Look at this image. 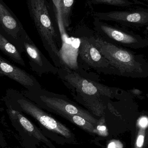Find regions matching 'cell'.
Here are the masks:
<instances>
[{
	"instance_id": "obj_1",
	"label": "cell",
	"mask_w": 148,
	"mask_h": 148,
	"mask_svg": "<svg viewBox=\"0 0 148 148\" xmlns=\"http://www.w3.org/2000/svg\"><path fill=\"white\" fill-rule=\"evenodd\" d=\"M57 75L75 100L99 117L103 116L107 102L118 91L117 88L95 82L65 67L59 69Z\"/></svg>"
},
{
	"instance_id": "obj_2",
	"label": "cell",
	"mask_w": 148,
	"mask_h": 148,
	"mask_svg": "<svg viewBox=\"0 0 148 148\" xmlns=\"http://www.w3.org/2000/svg\"><path fill=\"white\" fill-rule=\"evenodd\" d=\"M88 37L116 70L118 76L134 78L148 76V62L142 55L106 41L97 35Z\"/></svg>"
},
{
	"instance_id": "obj_3",
	"label": "cell",
	"mask_w": 148,
	"mask_h": 148,
	"mask_svg": "<svg viewBox=\"0 0 148 148\" xmlns=\"http://www.w3.org/2000/svg\"><path fill=\"white\" fill-rule=\"evenodd\" d=\"M30 14L41 39L43 44L56 67H62L59 50L61 39L50 13L47 0H27Z\"/></svg>"
},
{
	"instance_id": "obj_4",
	"label": "cell",
	"mask_w": 148,
	"mask_h": 148,
	"mask_svg": "<svg viewBox=\"0 0 148 148\" xmlns=\"http://www.w3.org/2000/svg\"><path fill=\"white\" fill-rule=\"evenodd\" d=\"M93 24L96 35L112 44L134 49L148 46V40L124 28L110 25L96 17H94Z\"/></svg>"
},
{
	"instance_id": "obj_5",
	"label": "cell",
	"mask_w": 148,
	"mask_h": 148,
	"mask_svg": "<svg viewBox=\"0 0 148 148\" xmlns=\"http://www.w3.org/2000/svg\"><path fill=\"white\" fill-rule=\"evenodd\" d=\"M14 105V108L10 106L14 109L30 116L46 130L67 139L73 138V133L68 128L28 99L23 97H17L15 99Z\"/></svg>"
},
{
	"instance_id": "obj_6",
	"label": "cell",
	"mask_w": 148,
	"mask_h": 148,
	"mask_svg": "<svg viewBox=\"0 0 148 148\" xmlns=\"http://www.w3.org/2000/svg\"><path fill=\"white\" fill-rule=\"evenodd\" d=\"M41 102L40 108L54 113L60 116L65 115H75L81 116L96 127L100 120H97L93 115L86 110L70 101L66 96L50 93L39 96Z\"/></svg>"
},
{
	"instance_id": "obj_7",
	"label": "cell",
	"mask_w": 148,
	"mask_h": 148,
	"mask_svg": "<svg viewBox=\"0 0 148 148\" xmlns=\"http://www.w3.org/2000/svg\"><path fill=\"white\" fill-rule=\"evenodd\" d=\"M78 57L91 68L105 75H117L118 73L90 41L87 36H82Z\"/></svg>"
},
{
	"instance_id": "obj_8",
	"label": "cell",
	"mask_w": 148,
	"mask_h": 148,
	"mask_svg": "<svg viewBox=\"0 0 148 148\" xmlns=\"http://www.w3.org/2000/svg\"><path fill=\"white\" fill-rule=\"evenodd\" d=\"M93 15L101 21L115 22L128 27L139 28L148 25V9L142 8L129 11L95 12Z\"/></svg>"
},
{
	"instance_id": "obj_9",
	"label": "cell",
	"mask_w": 148,
	"mask_h": 148,
	"mask_svg": "<svg viewBox=\"0 0 148 148\" xmlns=\"http://www.w3.org/2000/svg\"><path fill=\"white\" fill-rule=\"evenodd\" d=\"M20 44L22 45L29 60L31 69L41 76L44 74H57L59 69L53 66L36 45L30 38L26 32L21 36Z\"/></svg>"
},
{
	"instance_id": "obj_10",
	"label": "cell",
	"mask_w": 148,
	"mask_h": 148,
	"mask_svg": "<svg viewBox=\"0 0 148 148\" xmlns=\"http://www.w3.org/2000/svg\"><path fill=\"white\" fill-rule=\"evenodd\" d=\"M9 118L14 127L21 135H26L31 138L36 139L50 148H56L46 137L42 131L26 117L22 112L14 109L10 106L6 109Z\"/></svg>"
},
{
	"instance_id": "obj_11",
	"label": "cell",
	"mask_w": 148,
	"mask_h": 148,
	"mask_svg": "<svg viewBox=\"0 0 148 148\" xmlns=\"http://www.w3.org/2000/svg\"><path fill=\"white\" fill-rule=\"evenodd\" d=\"M26 32L21 23L2 0H0V33L20 43L22 35Z\"/></svg>"
},
{
	"instance_id": "obj_12",
	"label": "cell",
	"mask_w": 148,
	"mask_h": 148,
	"mask_svg": "<svg viewBox=\"0 0 148 148\" xmlns=\"http://www.w3.org/2000/svg\"><path fill=\"white\" fill-rule=\"evenodd\" d=\"M0 76L8 77L28 89L30 91L39 89L40 86L32 75L10 63L0 56Z\"/></svg>"
},
{
	"instance_id": "obj_13",
	"label": "cell",
	"mask_w": 148,
	"mask_h": 148,
	"mask_svg": "<svg viewBox=\"0 0 148 148\" xmlns=\"http://www.w3.org/2000/svg\"><path fill=\"white\" fill-rule=\"evenodd\" d=\"M0 51L13 61L25 66V63L19 50L0 33Z\"/></svg>"
},
{
	"instance_id": "obj_14",
	"label": "cell",
	"mask_w": 148,
	"mask_h": 148,
	"mask_svg": "<svg viewBox=\"0 0 148 148\" xmlns=\"http://www.w3.org/2000/svg\"><path fill=\"white\" fill-rule=\"evenodd\" d=\"M75 0H59L61 23L66 29L71 23V16Z\"/></svg>"
},
{
	"instance_id": "obj_15",
	"label": "cell",
	"mask_w": 148,
	"mask_h": 148,
	"mask_svg": "<svg viewBox=\"0 0 148 148\" xmlns=\"http://www.w3.org/2000/svg\"><path fill=\"white\" fill-rule=\"evenodd\" d=\"M62 117L89 133L96 134V127L81 116L75 115L67 114L63 116Z\"/></svg>"
},
{
	"instance_id": "obj_16",
	"label": "cell",
	"mask_w": 148,
	"mask_h": 148,
	"mask_svg": "<svg viewBox=\"0 0 148 148\" xmlns=\"http://www.w3.org/2000/svg\"><path fill=\"white\" fill-rule=\"evenodd\" d=\"M89 5L105 4L114 7L124 8L136 4V3L129 0H87Z\"/></svg>"
},
{
	"instance_id": "obj_17",
	"label": "cell",
	"mask_w": 148,
	"mask_h": 148,
	"mask_svg": "<svg viewBox=\"0 0 148 148\" xmlns=\"http://www.w3.org/2000/svg\"><path fill=\"white\" fill-rule=\"evenodd\" d=\"M135 143L134 148H143L145 144L146 128L140 127Z\"/></svg>"
},
{
	"instance_id": "obj_18",
	"label": "cell",
	"mask_w": 148,
	"mask_h": 148,
	"mask_svg": "<svg viewBox=\"0 0 148 148\" xmlns=\"http://www.w3.org/2000/svg\"><path fill=\"white\" fill-rule=\"evenodd\" d=\"M123 147L122 143L118 141L111 142L108 146V148H122Z\"/></svg>"
},
{
	"instance_id": "obj_19",
	"label": "cell",
	"mask_w": 148,
	"mask_h": 148,
	"mask_svg": "<svg viewBox=\"0 0 148 148\" xmlns=\"http://www.w3.org/2000/svg\"><path fill=\"white\" fill-rule=\"evenodd\" d=\"M148 126V120L147 118H142L138 123V126L140 127L147 128Z\"/></svg>"
},
{
	"instance_id": "obj_20",
	"label": "cell",
	"mask_w": 148,
	"mask_h": 148,
	"mask_svg": "<svg viewBox=\"0 0 148 148\" xmlns=\"http://www.w3.org/2000/svg\"><path fill=\"white\" fill-rule=\"evenodd\" d=\"M0 147L7 148V143L1 130H0Z\"/></svg>"
},
{
	"instance_id": "obj_21",
	"label": "cell",
	"mask_w": 148,
	"mask_h": 148,
	"mask_svg": "<svg viewBox=\"0 0 148 148\" xmlns=\"http://www.w3.org/2000/svg\"><path fill=\"white\" fill-rule=\"evenodd\" d=\"M143 1H145L148 2V0H143Z\"/></svg>"
}]
</instances>
